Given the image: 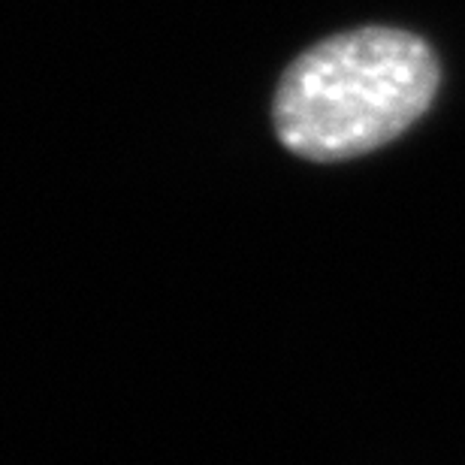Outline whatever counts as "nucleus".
Listing matches in <instances>:
<instances>
[{
  "mask_svg": "<svg viewBox=\"0 0 465 465\" xmlns=\"http://www.w3.org/2000/svg\"><path fill=\"white\" fill-rule=\"evenodd\" d=\"M439 82L432 45L411 31L375 25L327 36L282 73L272 100L275 136L305 161H351L414 127Z\"/></svg>",
  "mask_w": 465,
  "mask_h": 465,
  "instance_id": "nucleus-1",
  "label": "nucleus"
}]
</instances>
